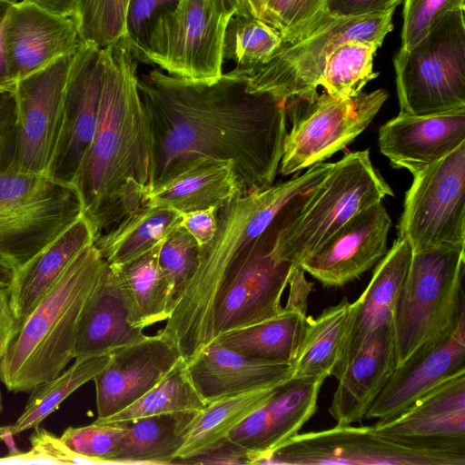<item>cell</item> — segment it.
Wrapping results in <instances>:
<instances>
[{"label": "cell", "instance_id": "obj_11", "mask_svg": "<svg viewBox=\"0 0 465 465\" xmlns=\"http://www.w3.org/2000/svg\"><path fill=\"white\" fill-rule=\"evenodd\" d=\"M388 98L377 89L340 99L325 92L286 103L292 118L279 171L291 175L319 163L345 148L372 122Z\"/></svg>", "mask_w": 465, "mask_h": 465}, {"label": "cell", "instance_id": "obj_45", "mask_svg": "<svg viewBox=\"0 0 465 465\" xmlns=\"http://www.w3.org/2000/svg\"><path fill=\"white\" fill-rule=\"evenodd\" d=\"M30 441V450L8 454L0 458V463L91 464L88 460L72 451L61 438L45 429L35 428Z\"/></svg>", "mask_w": 465, "mask_h": 465}, {"label": "cell", "instance_id": "obj_32", "mask_svg": "<svg viewBox=\"0 0 465 465\" xmlns=\"http://www.w3.org/2000/svg\"><path fill=\"white\" fill-rule=\"evenodd\" d=\"M306 319V313L283 307L275 317L228 331L213 341L250 359L291 364L302 340Z\"/></svg>", "mask_w": 465, "mask_h": 465}, {"label": "cell", "instance_id": "obj_47", "mask_svg": "<svg viewBox=\"0 0 465 465\" xmlns=\"http://www.w3.org/2000/svg\"><path fill=\"white\" fill-rule=\"evenodd\" d=\"M294 0H240L234 14L262 21L282 36Z\"/></svg>", "mask_w": 465, "mask_h": 465}, {"label": "cell", "instance_id": "obj_2", "mask_svg": "<svg viewBox=\"0 0 465 465\" xmlns=\"http://www.w3.org/2000/svg\"><path fill=\"white\" fill-rule=\"evenodd\" d=\"M102 49L96 128L74 185L95 240L143 205L153 158L151 126L131 46L124 37Z\"/></svg>", "mask_w": 465, "mask_h": 465}, {"label": "cell", "instance_id": "obj_52", "mask_svg": "<svg viewBox=\"0 0 465 465\" xmlns=\"http://www.w3.org/2000/svg\"><path fill=\"white\" fill-rule=\"evenodd\" d=\"M9 288H0V359L5 353L16 329Z\"/></svg>", "mask_w": 465, "mask_h": 465}, {"label": "cell", "instance_id": "obj_15", "mask_svg": "<svg viewBox=\"0 0 465 465\" xmlns=\"http://www.w3.org/2000/svg\"><path fill=\"white\" fill-rule=\"evenodd\" d=\"M74 54L64 55L15 83V159L21 171L47 173Z\"/></svg>", "mask_w": 465, "mask_h": 465}, {"label": "cell", "instance_id": "obj_55", "mask_svg": "<svg viewBox=\"0 0 465 465\" xmlns=\"http://www.w3.org/2000/svg\"><path fill=\"white\" fill-rule=\"evenodd\" d=\"M11 5L0 0V88H15V85L8 71L3 40L4 24Z\"/></svg>", "mask_w": 465, "mask_h": 465}, {"label": "cell", "instance_id": "obj_41", "mask_svg": "<svg viewBox=\"0 0 465 465\" xmlns=\"http://www.w3.org/2000/svg\"><path fill=\"white\" fill-rule=\"evenodd\" d=\"M199 253L200 245L180 224L160 245L158 263L170 286L173 310L197 267Z\"/></svg>", "mask_w": 465, "mask_h": 465}, {"label": "cell", "instance_id": "obj_33", "mask_svg": "<svg viewBox=\"0 0 465 465\" xmlns=\"http://www.w3.org/2000/svg\"><path fill=\"white\" fill-rule=\"evenodd\" d=\"M171 208L143 204L100 234L94 244L111 267L127 263L161 243L180 224Z\"/></svg>", "mask_w": 465, "mask_h": 465}, {"label": "cell", "instance_id": "obj_5", "mask_svg": "<svg viewBox=\"0 0 465 465\" xmlns=\"http://www.w3.org/2000/svg\"><path fill=\"white\" fill-rule=\"evenodd\" d=\"M82 215L75 188L17 168L15 126L0 134V262L18 270Z\"/></svg>", "mask_w": 465, "mask_h": 465}, {"label": "cell", "instance_id": "obj_17", "mask_svg": "<svg viewBox=\"0 0 465 465\" xmlns=\"http://www.w3.org/2000/svg\"><path fill=\"white\" fill-rule=\"evenodd\" d=\"M373 427L399 445L465 457V370Z\"/></svg>", "mask_w": 465, "mask_h": 465}, {"label": "cell", "instance_id": "obj_10", "mask_svg": "<svg viewBox=\"0 0 465 465\" xmlns=\"http://www.w3.org/2000/svg\"><path fill=\"white\" fill-rule=\"evenodd\" d=\"M233 14L225 0H179L156 20L142 60L183 79H219L224 32Z\"/></svg>", "mask_w": 465, "mask_h": 465}, {"label": "cell", "instance_id": "obj_37", "mask_svg": "<svg viewBox=\"0 0 465 465\" xmlns=\"http://www.w3.org/2000/svg\"><path fill=\"white\" fill-rule=\"evenodd\" d=\"M206 406L207 403L190 379L185 361L181 358L156 385L136 401L100 420L119 421L158 414L195 411Z\"/></svg>", "mask_w": 465, "mask_h": 465}, {"label": "cell", "instance_id": "obj_40", "mask_svg": "<svg viewBox=\"0 0 465 465\" xmlns=\"http://www.w3.org/2000/svg\"><path fill=\"white\" fill-rule=\"evenodd\" d=\"M129 0H79L75 19L81 40L104 48L125 37Z\"/></svg>", "mask_w": 465, "mask_h": 465}, {"label": "cell", "instance_id": "obj_30", "mask_svg": "<svg viewBox=\"0 0 465 465\" xmlns=\"http://www.w3.org/2000/svg\"><path fill=\"white\" fill-rule=\"evenodd\" d=\"M357 308V300L350 302L344 298L315 319L307 316L302 340L291 363L292 378L325 380L333 374L343 356Z\"/></svg>", "mask_w": 465, "mask_h": 465}, {"label": "cell", "instance_id": "obj_46", "mask_svg": "<svg viewBox=\"0 0 465 465\" xmlns=\"http://www.w3.org/2000/svg\"><path fill=\"white\" fill-rule=\"evenodd\" d=\"M326 0H294L282 43H292L311 34L324 19Z\"/></svg>", "mask_w": 465, "mask_h": 465}, {"label": "cell", "instance_id": "obj_9", "mask_svg": "<svg viewBox=\"0 0 465 465\" xmlns=\"http://www.w3.org/2000/svg\"><path fill=\"white\" fill-rule=\"evenodd\" d=\"M464 10L447 13L393 59L400 114L430 115L465 107Z\"/></svg>", "mask_w": 465, "mask_h": 465}, {"label": "cell", "instance_id": "obj_43", "mask_svg": "<svg viewBox=\"0 0 465 465\" xmlns=\"http://www.w3.org/2000/svg\"><path fill=\"white\" fill-rule=\"evenodd\" d=\"M465 9V0H404L401 49H410L449 12Z\"/></svg>", "mask_w": 465, "mask_h": 465}, {"label": "cell", "instance_id": "obj_48", "mask_svg": "<svg viewBox=\"0 0 465 465\" xmlns=\"http://www.w3.org/2000/svg\"><path fill=\"white\" fill-rule=\"evenodd\" d=\"M255 460L256 457L252 451L226 438L210 449L181 460L176 464H254Z\"/></svg>", "mask_w": 465, "mask_h": 465}, {"label": "cell", "instance_id": "obj_22", "mask_svg": "<svg viewBox=\"0 0 465 465\" xmlns=\"http://www.w3.org/2000/svg\"><path fill=\"white\" fill-rule=\"evenodd\" d=\"M322 379L289 378L241 421L228 438L252 451L259 464L273 449L299 432L313 416Z\"/></svg>", "mask_w": 465, "mask_h": 465}, {"label": "cell", "instance_id": "obj_44", "mask_svg": "<svg viewBox=\"0 0 465 465\" xmlns=\"http://www.w3.org/2000/svg\"><path fill=\"white\" fill-rule=\"evenodd\" d=\"M179 0H129L125 16V39L134 56L143 59L152 29L158 17Z\"/></svg>", "mask_w": 465, "mask_h": 465}, {"label": "cell", "instance_id": "obj_58", "mask_svg": "<svg viewBox=\"0 0 465 465\" xmlns=\"http://www.w3.org/2000/svg\"><path fill=\"white\" fill-rule=\"evenodd\" d=\"M3 1L8 2L10 4H15V3H17V2H19L21 0H3Z\"/></svg>", "mask_w": 465, "mask_h": 465}, {"label": "cell", "instance_id": "obj_18", "mask_svg": "<svg viewBox=\"0 0 465 465\" xmlns=\"http://www.w3.org/2000/svg\"><path fill=\"white\" fill-rule=\"evenodd\" d=\"M391 220L382 202L363 210L300 265L328 287H340L375 266L388 252Z\"/></svg>", "mask_w": 465, "mask_h": 465}, {"label": "cell", "instance_id": "obj_59", "mask_svg": "<svg viewBox=\"0 0 465 465\" xmlns=\"http://www.w3.org/2000/svg\"><path fill=\"white\" fill-rule=\"evenodd\" d=\"M3 410V403H2V395L0 393V412L2 411Z\"/></svg>", "mask_w": 465, "mask_h": 465}, {"label": "cell", "instance_id": "obj_16", "mask_svg": "<svg viewBox=\"0 0 465 465\" xmlns=\"http://www.w3.org/2000/svg\"><path fill=\"white\" fill-rule=\"evenodd\" d=\"M104 72L103 49L81 41L65 85L60 131L46 175L74 185L94 137Z\"/></svg>", "mask_w": 465, "mask_h": 465}, {"label": "cell", "instance_id": "obj_34", "mask_svg": "<svg viewBox=\"0 0 465 465\" xmlns=\"http://www.w3.org/2000/svg\"><path fill=\"white\" fill-rule=\"evenodd\" d=\"M161 243L125 264L110 266L122 288L129 322L137 328L166 321L173 311L170 286L158 263Z\"/></svg>", "mask_w": 465, "mask_h": 465}, {"label": "cell", "instance_id": "obj_27", "mask_svg": "<svg viewBox=\"0 0 465 465\" xmlns=\"http://www.w3.org/2000/svg\"><path fill=\"white\" fill-rule=\"evenodd\" d=\"M94 240L93 229L82 214L28 262L15 271L9 291L16 328L55 285L76 256Z\"/></svg>", "mask_w": 465, "mask_h": 465}, {"label": "cell", "instance_id": "obj_21", "mask_svg": "<svg viewBox=\"0 0 465 465\" xmlns=\"http://www.w3.org/2000/svg\"><path fill=\"white\" fill-rule=\"evenodd\" d=\"M465 143V107L430 114H398L379 128L381 153L412 175Z\"/></svg>", "mask_w": 465, "mask_h": 465}, {"label": "cell", "instance_id": "obj_19", "mask_svg": "<svg viewBox=\"0 0 465 465\" xmlns=\"http://www.w3.org/2000/svg\"><path fill=\"white\" fill-rule=\"evenodd\" d=\"M3 40L8 71L15 83L75 53L82 41L74 16L55 15L24 1L11 5Z\"/></svg>", "mask_w": 465, "mask_h": 465}, {"label": "cell", "instance_id": "obj_7", "mask_svg": "<svg viewBox=\"0 0 465 465\" xmlns=\"http://www.w3.org/2000/svg\"><path fill=\"white\" fill-rule=\"evenodd\" d=\"M392 195L391 188L373 166L369 150L345 154L306 194L281 232L277 242L280 256L293 265L300 264L351 218Z\"/></svg>", "mask_w": 465, "mask_h": 465}, {"label": "cell", "instance_id": "obj_3", "mask_svg": "<svg viewBox=\"0 0 465 465\" xmlns=\"http://www.w3.org/2000/svg\"><path fill=\"white\" fill-rule=\"evenodd\" d=\"M319 163L289 180L242 193L217 210L213 239L200 247L197 267L159 333L190 361L213 341L215 305L226 277L242 251L281 216L297 212L306 194L331 171Z\"/></svg>", "mask_w": 465, "mask_h": 465}, {"label": "cell", "instance_id": "obj_36", "mask_svg": "<svg viewBox=\"0 0 465 465\" xmlns=\"http://www.w3.org/2000/svg\"><path fill=\"white\" fill-rule=\"evenodd\" d=\"M109 359L110 353L77 358L73 365L59 375L35 386L31 391L23 412L10 425L12 433L15 435L39 427L69 395L93 381Z\"/></svg>", "mask_w": 465, "mask_h": 465}, {"label": "cell", "instance_id": "obj_12", "mask_svg": "<svg viewBox=\"0 0 465 465\" xmlns=\"http://www.w3.org/2000/svg\"><path fill=\"white\" fill-rule=\"evenodd\" d=\"M284 214L240 254L220 292L213 318V340L228 331L280 314L281 298L293 264L282 258L277 242L295 215Z\"/></svg>", "mask_w": 465, "mask_h": 465}, {"label": "cell", "instance_id": "obj_49", "mask_svg": "<svg viewBox=\"0 0 465 465\" xmlns=\"http://www.w3.org/2000/svg\"><path fill=\"white\" fill-rule=\"evenodd\" d=\"M403 0H326L325 16L351 18L395 9Z\"/></svg>", "mask_w": 465, "mask_h": 465}, {"label": "cell", "instance_id": "obj_54", "mask_svg": "<svg viewBox=\"0 0 465 465\" xmlns=\"http://www.w3.org/2000/svg\"><path fill=\"white\" fill-rule=\"evenodd\" d=\"M55 15L72 17L76 15L79 0H21Z\"/></svg>", "mask_w": 465, "mask_h": 465}, {"label": "cell", "instance_id": "obj_29", "mask_svg": "<svg viewBox=\"0 0 465 465\" xmlns=\"http://www.w3.org/2000/svg\"><path fill=\"white\" fill-rule=\"evenodd\" d=\"M243 193L230 162L203 160L144 196L143 204L180 213L219 208Z\"/></svg>", "mask_w": 465, "mask_h": 465}, {"label": "cell", "instance_id": "obj_25", "mask_svg": "<svg viewBox=\"0 0 465 465\" xmlns=\"http://www.w3.org/2000/svg\"><path fill=\"white\" fill-rule=\"evenodd\" d=\"M190 379L208 404L218 399L278 385L292 377V366L247 358L215 341L186 362Z\"/></svg>", "mask_w": 465, "mask_h": 465}, {"label": "cell", "instance_id": "obj_24", "mask_svg": "<svg viewBox=\"0 0 465 465\" xmlns=\"http://www.w3.org/2000/svg\"><path fill=\"white\" fill-rule=\"evenodd\" d=\"M397 368L394 325L375 330L336 378L329 411L340 425H351L367 411Z\"/></svg>", "mask_w": 465, "mask_h": 465}, {"label": "cell", "instance_id": "obj_6", "mask_svg": "<svg viewBox=\"0 0 465 465\" xmlns=\"http://www.w3.org/2000/svg\"><path fill=\"white\" fill-rule=\"evenodd\" d=\"M464 245L412 250L394 315L397 368L449 336L465 316Z\"/></svg>", "mask_w": 465, "mask_h": 465}, {"label": "cell", "instance_id": "obj_42", "mask_svg": "<svg viewBox=\"0 0 465 465\" xmlns=\"http://www.w3.org/2000/svg\"><path fill=\"white\" fill-rule=\"evenodd\" d=\"M124 431V427L118 421L96 420L90 425L68 427L60 438L72 451L85 458L91 464H113Z\"/></svg>", "mask_w": 465, "mask_h": 465}, {"label": "cell", "instance_id": "obj_38", "mask_svg": "<svg viewBox=\"0 0 465 465\" xmlns=\"http://www.w3.org/2000/svg\"><path fill=\"white\" fill-rule=\"evenodd\" d=\"M380 46L361 40H350L340 45L329 56L319 86L336 98L356 96L379 74L373 71V57Z\"/></svg>", "mask_w": 465, "mask_h": 465}, {"label": "cell", "instance_id": "obj_51", "mask_svg": "<svg viewBox=\"0 0 465 465\" xmlns=\"http://www.w3.org/2000/svg\"><path fill=\"white\" fill-rule=\"evenodd\" d=\"M288 284L290 291L285 308L298 310L306 313L307 300L313 283L306 279L305 271L300 264L292 266Z\"/></svg>", "mask_w": 465, "mask_h": 465}, {"label": "cell", "instance_id": "obj_31", "mask_svg": "<svg viewBox=\"0 0 465 465\" xmlns=\"http://www.w3.org/2000/svg\"><path fill=\"white\" fill-rule=\"evenodd\" d=\"M196 411L119 420L124 431L113 464H173Z\"/></svg>", "mask_w": 465, "mask_h": 465}, {"label": "cell", "instance_id": "obj_39", "mask_svg": "<svg viewBox=\"0 0 465 465\" xmlns=\"http://www.w3.org/2000/svg\"><path fill=\"white\" fill-rule=\"evenodd\" d=\"M281 35L261 20L233 14L225 28L223 58L246 68L263 64L282 45Z\"/></svg>", "mask_w": 465, "mask_h": 465}, {"label": "cell", "instance_id": "obj_26", "mask_svg": "<svg viewBox=\"0 0 465 465\" xmlns=\"http://www.w3.org/2000/svg\"><path fill=\"white\" fill-rule=\"evenodd\" d=\"M145 336L143 329L129 322L128 309L118 278L106 263L82 309L74 359L109 354Z\"/></svg>", "mask_w": 465, "mask_h": 465}, {"label": "cell", "instance_id": "obj_56", "mask_svg": "<svg viewBox=\"0 0 465 465\" xmlns=\"http://www.w3.org/2000/svg\"><path fill=\"white\" fill-rule=\"evenodd\" d=\"M14 434L11 431V427H0V440L3 441L9 450V455L18 454L21 451L16 448L15 442L13 439Z\"/></svg>", "mask_w": 465, "mask_h": 465}, {"label": "cell", "instance_id": "obj_53", "mask_svg": "<svg viewBox=\"0 0 465 465\" xmlns=\"http://www.w3.org/2000/svg\"><path fill=\"white\" fill-rule=\"evenodd\" d=\"M16 116L15 88H0V134L15 125Z\"/></svg>", "mask_w": 465, "mask_h": 465}, {"label": "cell", "instance_id": "obj_14", "mask_svg": "<svg viewBox=\"0 0 465 465\" xmlns=\"http://www.w3.org/2000/svg\"><path fill=\"white\" fill-rule=\"evenodd\" d=\"M259 464L465 465V457L396 444L379 435L373 425L337 424L295 434Z\"/></svg>", "mask_w": 465, "mask_h": 465}, {"label": "cell", "instance_id": "obj_4", "mask_svg": "<svg viewBox=\"0 0 465 465\" xmlns=\"http://www.w3.org/2000/svg\"><path fill=\"white\" fill-rule=\"evenodd\" d=\"M105 264L94 244L87 246L16 328L0 359L7 390L29 392L74 359L79 317Z\"/></svg>", "mask_w": 465, "mask_h": 465}, {"label": "cell", "instance_id": "obj_13", "mask_svg": "<svg viewBox=\"0 0 465 465\" xmlns=\"http://www.w3.org/2000/svg\"><path fill=\"white\" fill-rule=\"evenodd\" d=\"M412 176L398 238L412 250L465 245V143Z\"/></svg>", "mask_w": 465, "mask_h": 465}, {"label": "cell", "instance_id": "obj_8", "mask_svg": "<svg viewBox=\"0 0 465 465\" xmlns=\"http://www.w3.org/2000/svg\"><path fill=\"white\" fill-rule=\"evenodd\" d=\"M395 9L351 18L325 16L307 36L282 43L263 64L234 69L242 74L252 93L268 94L286 103L315 95L319 80L331 54L350 40L381 45L393 29Z\"/></svg>", "mask_w": 465, "mask_h": 465}, {"label": "cell", "instance_id": "obj_50", "mask_svg": "<svg viewBox=\"0 0 465 465\" xmlns=\"http://www.w3.org/2000/svg\"><path fill=\"white\" fill-rule=\"evenodd\" d=\"M216 207L181 213L180 225L197 242L200 247L209 242L217 229Z\"/></svg>", "mask_w": 465, "mask_h": 465}, {"label": "cell", "instance_id": "obj_23", "mask_svg": "<svg viewBox=\"0 0 465 465\" xmlns=\"http://www.w3.org/2000/svg\"><path fill=\"white\" fill-rule=\"evenodd\" d=\"M465 370V316L445 339L427 347L396 368L367 411L366 419L391 418L423 394Z\"/></svg>", "mask_w": 465, "mask_h": 465}, {"label": "cell", "instance_id": "obj_1", "mask_svg": "<svg viewBox=\"0 0 465 465\" xmlns=\"http://www.w3.org/2000/svg\"><path fill=\"white\" fill-rule=\"evenodd\" d=\"M137 87L153 137L146 193L203 160L232 163L243 193L274 183L287 134L285 101L248 91L235 69L213 82L153 69L138 76Z\"/></svg>", "mask_w": 465, "mask_h": 465}, {"label": "cell", "instance_id": "obj_35", "mask_svg": "<svg viewBox=\"0 0 465 465\" xmlns=\"http://www.w3.org/2000/svg\"><path fill=\"white\" fill-rule=\"evenodd\" d=\"M280 384L223 397L196 411L173 464L228 438L229 433L262 405Z\"/></svg>", "mask_w": 465, "mask_h": 465}, {"label": "cell", "instance_id": "obj_28", "mask_svg": "<svg viewBox=\"0 0 465 465\" xmlns=\"http://www.w3.org/2000/svg\"><path fill=\"white\" fill-rule=\"evenodd\" d=\"M411 253L410 243L397 238L376 264L368 286L357 299L358 308L343 356L332 374L336 378L375 330L394 322L399 294L408 272Z\"/></svg>", "mask_w": 465, "mask_h": 465}, {"label": "cell", "instance_id": "obj_57", "mask_svg": "<svg viewBox=\"0 0 465 465\" xmlns=\"http://www.w3.org/2000/svg\"><path fill=\"white\" fill-rule=\"evenodd\" d=\"M15 271L7 264L0 262V288H9L12 284Z\"/></svg>", "mask_w": 465, "mask_h": 465}, {"label": "cell", "instance_id": "obj_20", "mask_svg": "<svg viewBox=\"0 0 465 465\" xmlns=\"http://www.w3.org/2000/svg\"><path fill=\"white\" fill-rule=\"evenodd\" d=\"M181 358L175 346L159 332L112 351L107 364L93 380L97 419H106L136 401Z\"/></svg>", "mask_w": 465, "mask_h": 465}]
</instances>
